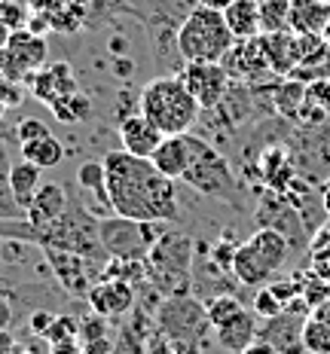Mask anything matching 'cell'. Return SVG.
I'll return each mask as SVG.
<instances>
[{"label": "cell", "instance_id": "ac0fdd59", "mask_svg": "<svg viewBox=\"0 0 330 354\" xmlns=\"http://www.w3.org/2000/svg\"><path fill=\"white\" fill-rule=\"evenodd\" d=\"M214 339H217V345H220L223 351H230V354H241V351L248 348V345L260 339V327H257V315H254V312H248V308H241L236 318H230L226 324H220V327H214Z\"/></svg>", "mask_w": 330, "mask_h": 354}, {"label": "cell", "instance_id": "52a82bcc", "mask_svg": "<svg viewBox=\"0 0 330 354\" xmlns=\"http://www.w3.org/2000/svg\"><path fill=\"white\" fill-rule=\"evenodd\" d=\"M159 327L178 354H202L211 342V321L205 312V302L193 299L190 293L165 297L159 306Z\"/></svg>", "mask_w": 330, "mask_h": 354}, {"label": "cell", "instance_id": "44dd1931", "mask_svg": "<svg viewBox=\"0 0 330 354\" xmlns=\"http://www.w3.org/2000/svg\"><path fill=\"white\" fill-rule=\"evenodd\" d=\"M330 25L327 0H293L291 3V31L293 34H324Z\"/></svg>", "mask_w": 330, "mask_h": 354}, {"label": "cell", "instance_id": "e0dca14e", "mask_svg": "<svg viewBox=\"0 0 330 354\" xmlns=\"http://www.w3.org/2000/svg\"><path fill=\"white\" fill-rule=\"evenodd\" d=\"M260 43H263V53L269 58V68L278 77H288L300 64V34H293V31L260 34Z\"/></svg>", "mask_w": 330, "mask_h": 354}, {"label": "cell", "instance_id": "1f68e13d", "mask_svg": "<svg viewBox=\"0 0 330 354\" xmlns=\"http://www.w3.org/2000/svg\"><path fill=\"white\" fill-rule=\"evenodd\" d=\"M46 135H53L49 125L43 120H34V116H28V120H21L16 125V141L19 144H31V141H37V138H46Z\"/></svg>", "mask_w": 330, "mask_h": 354}, {"label": "cell", "instance_id": "6da1fadb", "mask_svg": "<svg viewBox=\"0 0 330 354\" xmlns=\"http://www.w3.org/2000/svg\"><path fill=\"white\" fill-rule=\"evenodd\" d=\"M110 208L141 223H174L181 217L178 180L156 171L150 159H138L126 150H110L104 156Z\"/></svg>", "mask_w": 330, "mask_h": 354}, {"label": "cell", "instance_id": "484cf974", "mask_svg": "<svg viewBox=\"0 0 330 354\" xmlns=\"http://www.w3.org/2000/svg\"><path fill=\"white\" fill-rule=\"evenodd\" d=\"M291 3L293 0H260L263 34L291 31Z\"/></svg>", "mask_w": 330, "mask_h": 354}, {"label": "cell", "instance_id": "b9f144b4", "mask_svg": "<svg viewBox=\"0 0 330 354\" xmlns=\"http://www.w3.org/2000/svg\"><path fill=\"white\" fill-rule=\"evenodd\" d=\"M49 354H83V351H80L73 342H58V345H53V351Z\"/></svg>", "mask_w": 330, "mask_h": 354}, {"label": "cell", "instance_id": "d6a6232c", "mask_svg": "<svg viewBox=\"0 0 330 354\" xmlns=\"http://www.w3.org/2000/svg\"><path fill=\"white\" fill-rule=\"evenodd\" d=\"M25 19H28V12L19 0H0V25H6L10 31H16V28L25 25Z\"/></svg>", "mask_w": 330, "mask_h": 354}, {"label": "cell", "instance_id": "f546056e", "mask_svg": "<svg viewBox=\"0 0 330 354\" xmlns=\"http://www.w3.org/2000/svg\"><path fill=\"white\" fill-rule=\"evenodd\" d=\"M284 302L278 299V293L273 290L269 284H263V287H257V293H254V302H251V312L257 315V318H263V321H269V318H275V315H282L284 312Z\"/></svg>", "mask_w": 330, "mask_h": 354}, {"label": "cell", "instance_id": "3957f363", "mask_svg": "<svg viewBox=\"0 0 330 354\" xmlns=\"http://www.w3.org/2000/svg\"><path fill=\"white\" fill-rule=\"evenodd\" d=\"M291 250L293 245L288 241V235L269 230V226H260L248 241L236 245L230 275L241 287H263L284 269V263L291 260Z\"/></svg>", "mask_w": 330, "mask_h": 354}, {"label": "cell", "instance_id": "74e56055", "mask_svg": "<svg viewBox=\"0 0 330 354\" xmlns=\"http://www.w3.org/2000/svg\"><path fill=\"white\" fill-rule=\"evenodd\" d=\"M12 321H16V312H12V302L0 293V330H10Z\"/></svg>", "mask_w": 330, "mask_h": 354}, {"label": "cell", "instance_id": "83f0119b", "mask_svg": "<svg viewBox=\"0 0 330 354\" xmlns=\"http://www.w3.org/2000/svg\"><path fill=\"white\" fill-rule=\"evenodd\" d=\"M241 308H245L241 306V299L232 297V293H217V297L205 299V312H208L211 327H220V324H226L230 318H236Z\"/></svg>", "mask_w": 330, "mask_h": 354}, {"label": "cell", "instance_id": "7c38bea8", "mask_svg": "<svg viewBox=\"0 0 330 354\" xmlns=\"http://www.w3.org/2000/svg\"><path fill=\"white\" fill-rule=\"evenodd\" d=\"M43 64H46V43L31 31H21V28L12 31L6 49L0 53V68H3V73H10V77H16V80H25V77H34Z\"/></svg>", "mask_w": 330, "mask_h": 354}, {"label": "cell", "instance_id": "8fae6325", "mask_svg": "<svg viewBox=\"0 0 330 354\" xmlns=\"http://www.w3.org/2000/svg\"><path fill=\"white\" fill-rule=\"evenodd\" d=\"M40 254L46 257V266L53 269L55 281L77 299L89 297V287L95 284L92 278H98L95 266L86 260L77 250H64V248H40Z\"/></svg>", "mask_w": 330, "mask_h": 354}, {"label": "cell", "instance_id": "8992f818", "mask_svg": "<svg viewBox=\"0 0 330 354\" xmlns=\"http://www.w3.org/2000/svg\"><path fill=\"white\" fill-rule=\"evenodd\" d=\"M236 37L226 25L223 12L205 10L196 3L178 21V49L183 62H223Z\"/></svg>", "mask_w": 330, "mask_h": 354}, {"label": "cell", "instance_id": "ab89813d", "mask_svg": "<svg viewBox=\"0 0 330 354\" xmlns=\"http://www.w3.org/2000/svg\"><path fill=\"white\" fill-rule=\"evenodd\" d=\"M12 348H16V336L10 330H0V354H10Z\"/></svg>", "mask_w": 330, "mask_h": 354}, {"label": "cell", "instance_id": "7bdbcfd3", "mask_svg": "<svg viewBox=\"0 0 330 354\" xmlns=\"http://www.w3.org/2000/svg\"><path fill=\"white\" fill-rule=\"evenodd\" d=\"M10 28H6V25H0V53H3V49H6V43H10Z\"/></svg>", "mask_w": 330, "mask_h": 354}, {"label": "cell", "instance_id": "7402d4cb", "mask_svg": "<svg viewBox=\"0 0 330 354\" xmlns=\"http://www.w3.org/2000/svg\"><path fill=\"white\" fill-rule=\"evenodd\" d=\"M77 187L83 189V193H89V196H92L95 208L104 211V217H107V214H113V208H110V193H107L104 159H101V162H95V159L83 162V165L77 168Z\"/></svg>", "mask_w": 330, "mask_h": 354}, {"label": "cell", "instance_id": "4316f807", "mask_svg": "<svg viewBox=\"0 0 330 354\" xmlns=\"http://www.w3.org/2000/svg\"><path fill=\"white\" fill-rule=\"evenodd\" d=\"M49 110H53V113H55L62 122L77 125V122H86V120H89V113H92V101L86 98V95L77 88L73 95H68V98H62L58 104H53Z\"/></svg>", "mask_w": 330, "mask_h": 354}, {"label": "cell", "instance_id": "ffe728a7", "mask_svg": "<svg viewBox=\"0 0 330 354\" xmlns=\"http://www.w3.org/2000/svg\"><path fill=\"white\" fill-rule=\"evenodd\" d=\"M223 19L236 40H254L263 34L260 21V0H232L223 10Z\"/></svg>", "mask_w": 330, "mask_h": 354}, {"label": "cell", "instance_id": "603a6c76", "mask_svg": "<svg viewBox=\"0 0 330 354\" xmlns=\"http://www.w3.org/2000/svg\"><path fill=\"white\" fill-rule=\"evenodd\" d=\"M10 187H12L16 202L28 211V205L34 202L37 189L43 187V168L34 165V162H28V159L12 162V165H10Z\"/></svg>", "mask_w": 330, "mask_h": 354}, {"label": "cell", "instance_id": "cb8c5ba5", "mask_svg": "<svg viewBox=\"0 0 330 354\" xmlns=\"http://www.w3.org/2000/svg\"><path fill=\"white\" fill-rule=\"evenodd\" d=\"M19 150H21V159L40 165L43 171H46V168L62 165V159H64V144L58 141L55 135L37 138V141H31V144H19Z\"/></svg>", "mask_w": 330, "mask_h": 354}, {"label": "cell", "instance_id": "7a4b0ae2", "mask_svg": "<svg viewBox=\"0 0 330 354\" xmlns=\"http://www.w3.org/2000/svg\"><path fill=\"white\" fill-rule=\"evenodd\" d=\"M138 110L156 125L163 135H187L199 120L202 107L190 95L178 73H159L138 95Z\"/></svg>", "mask_w": 330, "mask_h": 354}, {"label": "cell", "instance_id": "277c9868", "mask_svg": "<svg viewBox=\"0 0 330 354\" xmlns=\"http://www.w3.org/2000/svg\"><path fill=\"white\" fill-rule=\"evenodd\" d=\"M181 183H187L190 189L208 198L232 205V208H245V187L232 171L230 159L214 150L211 141H205L202 135H193V162H190Z\"/></svg>", "mask_w": 330, "mask_h": 354}, {"label": "cell", "instance_id": "ee69618b", "mask_svg": "<svg viewBox=\"0 0 330 354\" xmlns=\"http://www.w3.org/2000/svg\"><path fill=\"white\" fill-rule=\"evenodd\" d=\"M321 202H324V211H327V217H330V180L324 183V189H321Z\"/></svg>", "mask_w": 330, "mask_h": 354}, {"label": "cell", "instance_id": "f1b7e54d", "mask_svg": "<svg viewBox=\"0 0 330 354\" xmlns=\"http://www.w3.org/2000/svg\"><path fill=\"white\" fill-rule=\"evenodd\" d=\"M28 211L21 208L10 187V165H0V220H25Z\"/></svg>", "mask_w": 330, "mask_h": 354}, {"label": "cell", "instance_id": "2e32d148", "mask_svg": "<svg viewBox=\"0 0 330 354\" xmlns=\"http://www.w3.org/2000/svg\"><path fill=\"white\" fill-rule=\"evenodd\" d=\"M34 98H40L46 107L58 104L62 98H68V95L77 92V80H73L71 68L64 62H55V64H43L40 71L34 73Z\"/></svg>", "mask_w": 330, "mask_h": 354}, {"label": "cell", "instance_id": "5b68a950", "mask_svg": "<svg viewBox=\"0 0 330 354\" xmlns=\"http://www.w3.org/2000/svg\"><path fill=\"white\" fill-rule=\"evenodd\" d=\"M190 266H193V239L178 230H163L153 241L150 254L144 257L147 278L153 281V287L163 290V297L190 293V281H193Z\"/></svg>", "mask_w": 330, "mask_h": 354}, {"label": "cell", "instance_id": "30bf717a", "mask_svg": "<svg viewBox=\"0 0 330 354\" xmlns=\"http://www.w3.org/2000/svg\"><path fill=\"white\" fill-rule=\"evenodd\" d=\"M178 77L183 80V86L190 88V95L199 101L202 110H214L220 101L226 98V92H230V86H232L230 71L220 62H187Z\"/></svg>", "mask_w": 330, "mask_h": 354}, {"label": "cell", "instance_id": "d4e9b609", "mask_svg": "<svg viewBox=\"0 0 330 354\" xmlns=\"http://www.w3.org/2000/svg\"><path fill=\"white\" fill-rule=\"evenodd\" d=\"M303 348L309 354H330V321L309 315L303 321Z\"/></svg>", "mask_w": 330, "mask_h": 354}, {"label": "cell", "instance_id": "4fadbf2b", "mask_svg": "<svg viewBox=\"0 0 330 354\" xmlns=\"http://www.w3.org/2000/svg\"><path fill=\"white\" fill-rule=\"evenodd\" d=\"M92 312L104 315V318H116V315H126L135 306V284L122 281V278H110L98 275L95 284L89 287V297H86Z\"/></svg>", "mask_w": 330, "mask_h": 354}, {"label": "cell", "instance_id": "f35d334b", "mask_svg": "<svg viewBox=\"0 0 330 354\" xmlns=\"http://www.w3.org/2000/svg\"><path fill=\"white\" fill-rule=\"evenodd\" d=\"M241 354H282V351H278L273 342H266V339H257V342H251Z\"/></svg>", "mask_w": 330, "mask_h": 354}, {"label": "cell", "instance_id": "4dcf8cb0", "mask_svg": "<svg viewBox=\"0 0 330 354\" xmlns=\"http://www.w3.org/2000/svg\"><path fill=\"white\" fill-rule=\"evenodd\" d=\"M80 336V321L71 318V315H55L53 327H49V333L43 336L49 345H58V342H73V339Z\"/></svg>", "mask_w": 330, "mask_h": 354}, {"label": "cell", "instance_id": "e575fe53", "mask_svg": "<svg viewBox=\"0 0 330 354\" xmlns=\"http://www.w3.org/2000/svg\"><path fill=\"white\" fill-rule=\"evenodd\" d=\"M306 95H309L312 101H318V104L327 110V116H330V77L315 80L312 86H306Z\"/></svg>", "mask_w": 330, "mask_h": 354}, {"label": "cell", "instance_id": "836d02e7", "mask_svg": "<svg viewBox=\"0 0 330 354\" xmlns=\"http://www.w3.org/2000/svg\"><path fill=\"white\" fill-rule=\"evenodd\" d=\"M80 336H83L86 342H95V339H104V336H107L104 315L92 312V318H83V321H80Z\"/></svg>", "mask_w": 330, "mask_h": 354}, {"label": "cell", "instance_id": "5bb4252c", "mask_svg": "<svg viewBox=\"0 0 330 354\" xmlns=\"http://www.w3.org/2000/svg\"><path fill=\"white\" fill-rule=\"evenodd\" d=\"M116 135H120V144L122 150L131 153V156L138 159H150L153 153H156V147L163 144V131L156 129L141 110H135V113L122 116L120 120V129H116Z\"/></svg>", "mask_w": 330, "mask_h": 354}, {"label": "cell", "instance_id": "8d00e7d4", "mask_svg": "<svg viewBox=\"0 0 330 354\" xmlns=\"http://www.w3.org/2000/svg\"><path fill=\"white\" fill-rule=\"evenodd\" d=\"M110 354H141V339H138V342H131V339H129V330H126V333L116 339V348L110 351Z\"/></svg>", "mask_w": 330, "mask_h": 354}, {"label": "cell", "instance_id": "9a60e30c", "mask_svg": "<svg viewBox=\"0 0 330 354\" xmlns=\"http://www.w3.org/2000/svg\"><path fill=\"white\" fill-rule=\"evenodd\" d=\"M150 162L165 177L183 180L190 162H193V131H187V135H165L163 144L156 147V153L150 156Z\"/></svg>", "mask_w": 330, "mask_h": 354}, {"label": "cell", "instance_id": "60d3db41", "mask_svg": "<svg viewBox=\"0 0 330 354\" xmlns=\"http://www.w3.org/2000/svg\"><path fill=\"white\" fill-rule=\"evenodd\" d=\"M199 6H205V10H217V12H223L226 6L232 3V0H196Z\"/></svg>", "mask_w": 330, "mask_h": 354}, {"label": "cell", "instance_id": "bcb514c9", "mask_svg": "<svg viewBox=\"0 0 330 354\" xmlns=\"http://www.w3.org/2000/svg\"><path fill=\"white\" fill-rule=\"evenodd\" d=\"M327 3H330V0H327Z\"/></svg>", "mask_w": 330, "mask_h": 354}, {"label": "cell", "instance_id": "d590c367", "mask_svg": "<svg viewBox=\"0 0 330 354\" xmlns=\"http://www.w3.org/2000/svg\"><path fill=\"white\" fill-rule=\"evenodd\" d=\"M53 321H55V315H53V312H34V315H31V321H28V327H31V333H34V336H46V333H49V327H53Z\"/></svg>", "mask_w": 330, "mask_h": 354}, {"label": "cell", "instance_id": "ba28073f", "mask_svg": "<svg viewBox=\"0 0 330 354\" xmlns=\"http://www.w3.org/2000/svg\"><path fill=\"white\" fill-rule=\"evenodd\" d=\"M156 226L163 223H141V220L122 217V214H107L98 217L101 245L110 260H141L150 254L153 241L159 239Z\"/></svg>", "mask_w": 330, "mask_h": 354}, {"label": "cell", "instance_id": "f6af8a7d", "mask_svg": "<svg viewBox=\"0 0 330 354\" xmlns=\"http://www.w3.org/2000/svg\"><path fill=\"white\" fill-rule=\"evenodd\" d=\"M10 354H37V351H28V348H25V345H16V348H12Z\"/></svg>", "mask_w": 330, "mask_h": 354}, {"label": "cell", "instance_id": "d6986e66", "mask_svg": "<svg viewBox=\"0 0 330 354\" xmlns=\"http://www.w3.org/2000/svg\"><path fill=\"white\" fill-rule=\"evenodd\" d=\"M71 202L73 198L64 187L43 180V187L37 189L34 202L28 205V220H31L34 226H46V223H53V220L62 217V214L71 208Z\"/></svg>", "mask_w": 330, "mask_h": 354}, {"label": "cell", "instance_id": "9c48e42d", "mask_svg": "<svg viewBox=\"0 0 330 354\" xmlns=\"http://www.w3.org/2000/svg\"><path fill=\"white\" fill-rule=\"evenodd\" d=\"M254 220H257V226H269V230H278L282 235H288V241L293 248H306V241H309V230H306L300 211L278 189H263L260 193V202L254 208Z\"/></svg>", "mask_w": 330, "mask_h": 354}]
</instances>
